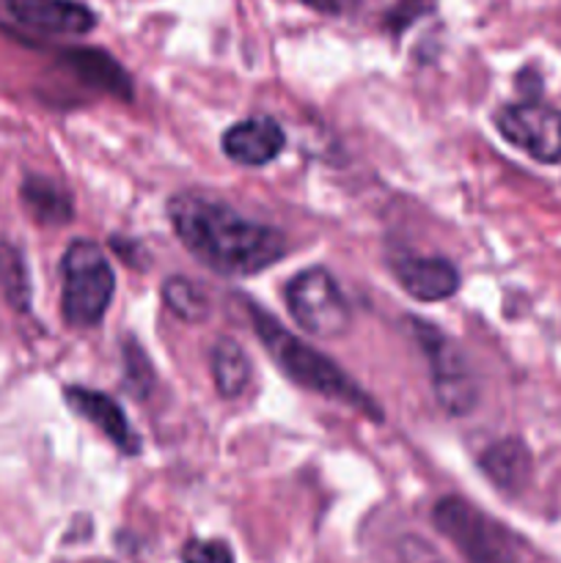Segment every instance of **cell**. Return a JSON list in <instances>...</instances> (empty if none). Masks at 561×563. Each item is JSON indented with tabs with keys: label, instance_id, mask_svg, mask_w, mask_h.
Masks as SVG:
<instances>
[{
	"label": "cell",
	"instance_id": "cell-1",
	"mask_svg": "<svg viewBox=\"0 0 561 563\" xmlns=\"http://www.w3.org/2000/svg\"><path fill=\"white\" fill-rule=\"evenodd\" d=\"M168 218L182 245L212 273L256 275L286 253V236L278 229L253 223L209 198L179 192L168 201Z\"/></svg>",
	"mask_w": 561,
	"mask_h": 563
},
{
	"label": "cell",
	"instance_id": "cell-2",
	"mask_svg": "<svg viewBox=\"0 0 561 563\" xmlns=\"http://www.w3.org/2000/svg\"><path fill=\"white\" fill-rule=\"evenodd\" d=\"M251 319L256 335L262 339L264 350L273 357L275 366L297 383L300 388L311 390V394L324 396V399H333L339 405L352 407L355 412H361L363 418H372V421H383V407L350 377L339 368V363L330 361L324 352L314 350L311 344H306L302 339H297L295 333L284 328V324L275 322L267 311L251 306Z\"/></svg>",
	"mask_w": 561,
	"mask_h": 563
},
{
	"label": "cell",
	"instance_id": "cell-3",
	"mask_svg": "<svg viewBox=\"0 0 561 563\" xmlns=\"http://www.w3.org/2000/svg\"><path fill=\"white\" fill-rule=\"evenodd\" d=\"M64 295L61 311L72 328H97L108 313L116 291V275L102 247L91 240H75L64 253Z\"/></svg>",
	"mask_w": 561,
	"mask_h": 563
},
{
	"label": "cell",
	"instance_id": "cell-4",
	"mask_svg": "<svg viewBox=\"0 0 561 563\" xmlns=\"http://www.w3.org/2000/svg\"><path fill=\"white\" fill-rule=\"evenodd\" d=\"M435 526L468 563H522L512 533L462 498H443L432 509Z\"/></svg>",
	"mask_w": 561,
	"mask_h": 563
},
{
	"label": "cell",
	"instance_id": "cell-5",
	"mask_svg": "<svg viewBox=\"0 0 561 563\" xmlns=\"http://www.w3.org/2000/svg\"><path fill=\"white\" fill-rule=\"evenodd\" d=\"M292 319L317 339H339L350 328V308L333 275L322 267L297 273L284 289Z\"/></svg>",
	"mask_w": 561,
	"mask_h": 563
},
{
	"label": "cell",
	"instance_id": "cell-6",
	"mask_svg": "<svg viewBox=\"0 0 561 563\" xmlns=\"http://www.w3.org/2000/svg\"><path fill=\"white\" fill-rule=\"evenodd\" d=\"M413 335L429 361L432 388L449 416H468L479 401V385L460 346L429 322H413Z\"/></svg>",
	"mask_w": 561,
	"mask_h": 563
},
{
	"label": "cell",
	"instance_id": "cell-7",
	"mask_svg": "<svg viewBox=\"0 0 561 563\" xmlns=\"http://www.w3.org/2000/svg\"><path fill=\"white\" fill-rule=\"evenodd\" d=\"M495 126L512 146L522 148L539 163L561 159V110L539 102L506 104L495 115Z\"/></svg>",
	"mask_w": 561,
	"mask_h": 563
},
{
	"label": "cell",
	"instance_id": "cell-8",
	"mask_svg": "<svg viewBox=\"0 0 561 563\" xmlns=\"http://www.w3.org/2000/svg\"><path fill=\"white\" fill-rule=\"evenodd\" d=\"M20 25L47 36H86L97 25V14L77 0H6Z\"/></svg>",
	"mask_w": 561,
	"mask_h": 563
},
{
	"label": "cell",
	"instance_id": "cell-9",
	"mask_svg": "<svg viewBox=\"0 0 561 563\" xmlns=\"http://www.w3.org/2000/svg\"><path fill=\"white\" fill-rule=\"evenodd\" d=\"M286 135L280 124L270 115L237 121L223 132V152L231 163L245 168H262L284 152Z\"/></svg>",
	"mask_w": 561,
	"mask_h": 563
},
{
	"label": "cell",
	"instance_id": "cell-10",
	"mask_svg": "<svg viewBox=\"0 0 561 563\" xmlns=\"http://www.w3.org/2000/svg\"><path fill=\"white\" fill-rule=\"evenodd\" d=\"M66 405L72 407V412L86 418L91 427H97L121 454H141V438H138V432L132 429V423L127 421L124 410H121L116 399L99 394V390L72 385V388H66Z\"/></svg>",
	"mask_w": 561,
	"mask_h": 563
},
{
	"label": "cell",
	"instance_id": "cell-11",
	"mask_svg": "<svg viewBox=\"0 0 561 563\" xmlns=\"http://www.w3.org/2000/svg\"><path fill=\"white\" fill-rule=\"evenodd\" d=\"M394 273L402 289L421 302H438L460 289V273L443 256H399L394 262Z\"/></svg>",
	"mask_w": 561,
	"mask_h": 563
},
{
	"label": "cell",
	"instance_id": "cell-12",
	"mask_svg": "<svg viewBox=\"0 0 561 563\" xmlns=\"http://www.w3.org/2000/svg\"><path fill=\"white\" fill-rule=\"evenodd\" d=\"M64 64L88 86L102 88L110 97L132 99L130 75L121 69L113 55L102 53V49H69L64 55Z\"/></svg>",
	"mask_w": 561,
	"mask_h": 563
},
{
	"label": "cell",
	"instance_id": "cell-13",
	"mask_svg": "<svg viewBox=\"0 0 561 563\" xmlns=\"http://www.w3.org/2000/svg\"><path fill=\"white\" fill-rule=\"evenodd\" d=\"M482 471L495 487L517 493L531 476V456L520 440H501L482 454Z\"/></svg>",
	"mask_w": 561,
	"mask_h": 563
},
{
	"label": "cell",
	"instance_id": "cell-14",
	"mask_svg": "<svg viewBox=\"0 0 561 563\" xmlns=\"http://www.w3.org/2000/svg\"><path fill=\"white\" fill-rule=\"evenodd\" d=\"M22 203L31 212L33 220L44 225H61L72 220V198L66 196L64 187L55 181L44 179V176H28L22 181Z\"/></svg>",
	"mask_w": 561,
	"mask_h": 563
},
{
	"label": "cell",
	"instance_id": "cell-15",
	"mask_svg": "<svg viewBox=\"0 0 561 563\" xmlns=\"http://www.w3.org/2000/svg\"><path fill=\"white\" fill-rule=\"evenodd\" d=\"M251 374L253 366L245 350L237 341L218 339V344L212 346V379L218 394L223 399H237L251 383Z\"/></svg>",
	"mask_w": 561,
	"mask_h": 563
},
{
	"label": "cell",
	"instance_id": "cell-16",
	"mask_svg": "<svg viewBox=\"0 0 561 563\" xmlns=\"http://www.w3.org/2000/svg\"><path fill=\"white\" fill-rule=\"evenodd\" d=\"M163 300L185 322H204L209 317V297L201 286L187 278H168L163 284Z\"/></svg>",
	"mask_w": 561,
	"mask_h": 563
},
{
	"label": "cell",
	"instance_id": "cell-17",
	"mask_svg": "<svg viewBox=\"0 0 561 563\" xmlns=\"http://www.w3.org/2000/svg\"><path fill=\"white\" fill-rule=\"evenodd\" d=\"M0 284L11 306L25 311L31 302V284H28L25 262L11 245H0Z\"/></svg>",
	"mask_w": 561,
	"mask_h": 563
},
{
	"label": "cell",
	"instance_id": "cell-18",
	"mask_svg": "<svg viewBox=\"0 0 561 563\" xmlns=\"http://www.w3.org/2000/svg\"><path fill=\"white\" fill-rule=\"evenodd\" d=\"M182 563H234V553L220 539H190L182 550Z\"/></svg>",
	"mask_w": 561,
	"mask_h": 563
},
{
	"label": "cell",
	"instance_id": "cell-19",
	"mask_svg": "<svg viewBox=\"0 0 561 563\" xmlns=\"http://www.w3.org/2000/svg\"><path fill=\"white\" fill-rule=\"evenodd\" d=\"M124 377L127 383H130V388H135L138 396L146 394L148 385H152V372H148L152 366H148L146 355L138 350L135 341H130V344L124 341Z\"/></svg>",
	"mask_w": 561,
	"mask_h": 563
},
{
	"label": "cell",
	"instance_id": "cell-20",
	"mask_svg": "<svg viewBox=\"0 0 561 563\" xmlns=\"http://www.w3.org/2000/svg\"><path fill=\"white\" fill-rule=\"evenodd\" d=\"M432 9V0H399L396 9L388 14V27L394 33H399L402 27H407L410 22H416L418 16L427 14Z\"/></svg>",
	"mask_w": 561,
	"mask_h": 563
},
{
	"label": "cell",
	"instance_id": "cell-21",
	"mask_svg": "<svg viewBox=\"0 0 561 563\" xmlns=\"http://www.w3.org/2000/svg\"><path fill=\"white\" fill-rule=\"evenodd\" d=\"M306 5H311V9L317 11H328V14H339V11H344L346 0H302Z\"/></svg>",
	"mask_w": 561,
	"mask_h": 563
}]
</instances>
